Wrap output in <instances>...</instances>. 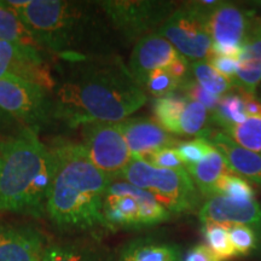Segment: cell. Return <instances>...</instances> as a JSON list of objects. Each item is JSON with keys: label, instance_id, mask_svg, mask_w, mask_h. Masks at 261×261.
<instances>
[{"label": "cell", "instance_id": "cell-27", "mask_svg": "<svg viewBox=\"0 0 261 261\" xmlns=\"http://www.w3.org/2000/svg\"><path fill=\"white\" fill-rule=\"evenodd\" d=\"M210 112L202 104L189 99L187 107L182 110L174 135L197 136L202 133L208 122Z\"/></svg>", "mask_w": 261, "mask_h": 261}, {"label": "cell", "instance_id": "cell-15", "mask_svg": "<svg viewBox=\"0 0 261 261\" xmlns=\"http://www.w3.org/2000/svg\"><path fill=\"white\" fill-rule=\"evenodd\" d=\"M200 220L225 226L261 225V205L255 200H237L226 196H213L202 205Z\"/></svg>", "mask_w": 261, "mask_h": 261}, {"label": "cell", "instance_id": "cell-30", "mask_svg": "<svg viewBox=\"0 0 261 261\" xmlns=\"http://www.w3.org/2000/svg\"><path fill=\"white\" fill-rule=\"evenodd\" d=\"M214 196H226L237 200H254V189L249 181L231 172L223 175L217 182Z\"/></svg>", "mask_w": 261, "mask_h": 261}, {"label": "cell", "instance_id": "cell-36", "mask_svg": "<svg viewBox=\"0 0 261 261\" xmlns=\"http://www.w3.org/2000/svg\"><path fill=\"white\" fill-rule=\"evenodd\" d=\"M184 261H221L212 252L207 244H198L191 248L184 257Z\"/></svg>", "mask_w": 261, "mask_h": 261}, {"label": "cell", "instance_id": "cell-14", "mask_svg": "<svg viewBox=\"0 0 261 261\" xmlns=\"http://www.w3.org/2000/svg\"><path fill=\"white\" fill-rule=\"evenodd\" d=\"M120 127L133 159L144 160L161 149L175 148L180 142L148 117L126 119Z\"/></svg>", "mask_w": 261, "mask_h": 261}, {"label": "cell", "instance_id": "cell-38", "mask_svg": "<svg viewBox=\"0 0 261 261\" xmlns=\"http://www.w3.org/2000/svg\"><path fill=\"white\" fill-rule=\"evenodd\" d=\"M243 99H244V107H246V114L248 117L254 116H261V102L256 99L253 94L243 92Z\"/></svg>", "mask_w": 261, "mask_h": 261}, {"label": "cell", "instance_id": "cell-22", "mask_svg": "<svg viewBox=\"0 0 261 261\" xmlns=\"http://www.w3.org/2000/svg\"><path fill=\"white\" fill-rule=\"evenodd\" d=\"M188 102L189 98L181 92H174L165 97L156 98L152 106L155 122H158L168 133H174Z\"/></svg>", "mask_w": 261, "mask_h": 261}, {"label": "cell", "instance_id": "cell-34", "mask_svg": "<svg viewBox=\"0 0 261 261\" xmlns=\"http://www.w3.org/2000/svg\"><path fill=\"white\" fill-rule=\"evenodd\" d=\"M177 148V146H175ZM175 148H165L154 152V154L146 156L143 161L150 163V165L155 166L160 168H167V169H184V162L181 161L180 156H179L177 149Z\"/></svg>", "mask_w": 261, "mask_h": 261}, {"label": "cell", "instance_id": "cell-12", "mask_svg": "<svg viewBox=\"0 0 261 261\" xmlns=\"http://www.w3.org/2000/svg\"><path fill=\"white\" fill-rule=\"evenodd\" d=\"M15 76L34 83L51 93L55 77L41 52L0 40V79Z\"/></svg>", "mask_w": 261, "mask_h": 261}, {"label": "cell", "instance_id": "cell-18", "mask_svg": "<svg viewBox=\"0 0 261 261\" xmlns=\"http://www.w3.org/2000/svg\"><path fill=\"white\" fill-rule=\"evenodd\" d=\"M261 83V22L253 25L238 56V70L233 86L253 94Z\"/></svg>", "mask_w": 261, "mask_h": 261}, {"label": "cell", "instance_id": "cell-20", "mask_svg": "<svg viewBox=\"0 0 261 261\" xmlns=\"http://www.w3.org/2000/svg\"><path fill=\"white\" fill-rule=\"evenodd\" d=\"M41 261H112L106 250L85 241L55 242L45 247Z\"/></svg>", "mask_w": 261, "mask_h": 261}, {"label": "cell", "instance_id": "cell-4", "mask_svg": "<svg viewBox=\"0 0 261 261\" xmlns=\"http://www.w3.org/2000/svg\"><path fill=\"white\" fill-rule=\"evenodd\" d=\"M56 167L54 150L25 128L0 142V211L42 218Z\"/></svg>", "mask_w": 261, "mask_h": 261}, {"label": "cell", "instance_id": "cell-13", "mask_svg": "<svg viewBox=\"0 0 261 261\" xmlns=\"http://www.w3.org/2000/svg\"><path fill=\"white\" fill-rule=\"evenodd\" d=\"M179 56L180 55L171 42L155 32L136 42L127 68L136 83L143 89L150 74L168 68Z\"/></svg>", "mask_w": 261, "mask_h": 261}, {"label": "cell", "instance_id": "cell-21", "mask_svg": "<svg viewBox=\"0 0 261 261\" xmlns=\"http://www.w3.org/2000/svg\"><path fill=\"white\" fill-rule=\"evenodd\" d=\"M0 40L12 42L29 50L44 51L17 12L5 2H0Z\"/></svg>", "mask_w": 261, "mask_h": 261}, {"label": "cell", "instance_id": "cell-25", "mask_svg": "<svg viewBox=\"0 0 261 261\" xmlns=\"http://www.w3.org/2000/svg\"><path fill=\"white\" fill-rule=\"evenodd\" d=\"M190 69L196 83L212 94L224 96L232 90V81L215 70L207 61L191 62Z\"/></svg>", "mask_w": 261, "mask_h": 261}, {"label": "cell", "instance_id": "cell-5", "mask_svg": "<svg viewBox=\"0 0 261 261\" xmlns=\"http://www.w3.org/2000/svg\"><path fill=\"white\" fill-rule=\"evenodd\" d=\"M119 179L150 192L169 213L191 210L198 202L197 188L187 168H160L133 159Z\"/></svg>", "mask_w": 261, "mask_h": 261}, {"label": "cell", "instance_id": "cell-2", "mask_svg": "<svg viewBox=\"0 0 261 261\" xmlns=\"http://www.w3.org/2000/svg\"><path fill=\"white\" fill-rule=\"evenodd\" d=\"M56 167L48 191L46 215L64 231L104 227L103 197L110 179L91 162L80 144L55 149Z\"/></svg>", "mask_w": 261, "mask_h": 261}, {"label": "cell", "instance_id": "cell-32", "mask_svg": "<svg viewBox=\"0 0 261 261\" xmlns=\"http://www.w3.org/2000/svg\"><path fill=\"white\" fill-rule=\"evenodd\" d=\"M228 236L238 255H248L255 248L256 236L253 228L246 225L228 226Z\"/></svg>", "mask_w": 261, "mask_h": 261}, {"label": "cell", "instance_id": "cell-16", "mask_svg": "<svg viewBox=\"0 0 261 261\" xmlns=\"http://www.w3.org/2000/svg\"><path fill=\"white\" fill-rule=\"evenodd\" d=\"M45 247L34 228L0 224V261H41Z\"/></svg>", "mask_w": 261, "mask_h": 261}, {"label": "cell", "instance_id": "cell-24", "mask_svg": "<svg viewBox=\"0 0 261 261\" xmlns=\"http://www.w3.org/2000/svg\"><path fill=\"white\" fill-rule=\"evenodd\" d=\"M247 117L243 93L241 90L237 92L231 91L221 96L217 108L212 113V119L223 127V129L243 122Z\"/></svg>", "mask_w": 261, "mask_h": 261}, {"label": "cell", "instance_id": "cell-11", "mask_svg": "<svg viewBox=\"0 0 261 261\" xmlns=\"http://www.w3.org/2000/svg\"><path fill=\"white\" fill-rule=\"evenodd\" d=\"M250 14L241 6L217 3L208 16L212 37L211 55L240 56V51L253 28Z\"/></svg>", "mask_w": 261, "mask_h": 261}, {"label": "cell", "instance_id": "cell-33", "mask_svg": "<svg viewBox=\"0 0 261 261\" xmlns=\"http://www.w3.org/2000/svg\"><path fill=\"white\" fill-rule=\"evenodd\" d=\"M179 91H181V93L185 94L189 99L200 103L203 107L207 108L210 113L214 112L221 97L215 96V94H212L208 92V91H205L203 87H201L195 80L185 79Z\"/></svg>", "mask_w": 261, "mask_h": 261}, {"label": "cell", "instance_id": "cell-10", "mask_svg": "<svg viewBox=\"0 0 261 261\" xmlns=\"http://www.w3.org/2000/svg\"><path fill=\"white\" fill-rule=\"evenodd\" d=\"M113 27L129 40L142 39L155 33L173 12L168 2H97Z\"/></svg>", "mask_w": 261, "mask_h": 261}, {"label": "cell", "instance_id": "cell-19", "mask_svg": "<svg viewBox=\"0 0 261 261\" xmlns=\"http://www.w3.org/2000/svg\"><path fill=\"white\" fill-rule=\"evenodd\" d=\"M187 171L194 181L195 187L208 198L214 196L215 187L220 178L227 173H231L224 156L215 148L200 162L188 166Z\"/></svg>", "mask_w": 261, "mask_h": 261}, {"label": "cell", "instance_id": "cell-7", "mask_svg": "<svg viewBox=\"0 0 261 261\" xmlns=\"http://www.w3.org/2000/svg\"><path fill=\"white\" fill-rule=\"evenodd\" d=\"M218 2H202L175 10L156 33L168 40L187 60L207 61L212 37L208 28L210 11Z\"/></svg>", "mask_w": 261, "mask_h": 261}, {"label": "cell", "instance_id": "cell-37", "mask_svg": "<svg viewBox=\"0 0 261 261\" xmlns=\"http://www.w3.org/2000/svg\"><path fill=\"white\" fill-rule=\"evenodd\" d=\"M23 129L25 128H22L16 120L0 109V136H9V138H11V137H15L12 135V130L22 132Z\"/></svg>", "mask_w": 261, "mask_h": 261}, {"label": "cell", "instance_id": "cell-9", "mask_svg": "<svg viewBox=\"0 0 261 261\" xmlns=\"http://www.w3.org/2000/svg\"><path fill=\"white\" fill-rule=\"evenodd\" d=\"M81 129L80 145L91 162L110 179H119L133 160L120 122H89Z\"/></svg>", "mask_w": 261, "mask_h": 261}, {"label": "cell", "instance_id": "cell-17", "mask_svg": "<svg viewBox=\"0 0 261 261\" xmlns=\"http://www.w3.org/2000/svg\"><path fill=\"white\" fill-rule=\"evenodd\" d=\"M204 138L224 156L231 172L261 187V154L236 144L224 132H208Z\"/></svg>", "mask_w": 261, "mask_h": 261}, {"label": "cell", "instance_id": "cell-35", "mask_svg": "<svg viewBox=\"0 0 261 261\" xmlns=\"http://www.w3.org/2000/svg\"><path fill=\"white\" fill-rule=\"evenodd\" d=\"M207 62L215 70L230 79L233 84V79L238 70V56H224V55L212 54L207 58Z\"/></svg>", "mask_w": 261, "mask_h": 261}, {"label": "cell", "instance_id": "cell-31", "mask_svg": "<svg viewBox=\"0 0 261 261\" xmlns=\"http://www.w3.org/2000/svg\"><path fill=\"white\" fill-rule=\"evenodd\" d=\"M177 151L180 156L181 161L184 162L185 167L195 165L200 162L205 156H208L214 150V146L208 142L203 137H198L192 140H185V142H179L177 145Z\"/></svg>", "mask_w": 261, "mask_h": 261}, {"label": "cell", "instance_id": "cell-23", "mask_svg": "<svg viewBox=\"0 0 261 261\" xmlns=\"http://www.w3.org/2000/svg\"><path fill=\"white\" fill-rule=\"evenodd\" d=\"M119 261H181L180 254L167 244L136 242L123 249Z\"/></svg>", "mask_w": 261, "mask_h": 261}, {"label": "cell", "instance_id": "cell-28", "mask_svg": "<svg viewBox=\"0 0 261 261\" xmlns=\"http://www.w3.org/2000/svg\"><path fill=\"white\" fill-rule=\"evenodd\" d=\"M203 236L207 247L213 252L221 261H226L236 257L232 243L228 236V226L221 224L207 223L203 224Z\"/></svg>", "mask_w": 261, "mask_h": 261}, {"label": "cell", "instance_id": "cell-6", "mask_svg": "<svg viewBox=\"0 0 261 261\" xmlns=\"http://www.w3.org/2000/svg\"><path fill=\"white\" fill-rule=\"evenodd\" d=\"M171 213L150 192L122 179H113L103 197L107 228H139L167 220Z\"/></svg>", "mask_w": 261, "mask_h": 261}, {"label": "cell", "instance_id": "cell-29", "mask_svg": "<svg viewBox=\"0 0 261 261\" xmlns=\"http://www.w3.org/2000/svg\"><path fill=\"white\" fill-rule=\"evenodd\" d=\"M182 83L184 81L178 79L174 74H172L168 68H165V69L155 70L154 73L150 74L143 90L145 93L148 92L156 98H161L167 96V94L178 92Z\"/></svg>", "mask_w": 261, "mask_h": 261}, {"label": "cell", "instance_id": "cell-3", "mask_svg": "<svg viewBox=\"0 0 261 261\" xmlns=\"http://www.w3.org/2000/svg\"><path fill=\"white\" fill-rule=\"evenodd\" d=\"M44 51L58 57L102 56L97 3L69 0H6Z\"/></svg>", "mask_w": 261, "mask_h": 261}, {"label": "cell", "instance_id": "cell-8", "mask_svg": "<svg viewBox=\"0 0 261 261\" xmlns=\"http://www.w3.org/2000/svg\"><path fill=\"white\" fill-rule=\"evenodd\" d=\"M0 109L35 133L54 120L50 92L37 84L15 76L0 79Z\"/></svg>", "mask_w": 261, "mask_h": 261}, {"label": "cell", "instance_id": "cell-1", "mask_svg": "<svg viewBox=\"0 0 261 261\" xmlns=\"http://www.w3.org/2000/svg\"><path fill=\"white\" fill-rule=\"evenodd\" d=\"M50 96L54 119L69 127L121 122L148 100L117 56L60 57Z\"/></svg>", "mask_w": 261, "mask_h": 261}, {"label": "cell", "instance_id": "cell-26", "mask_svg": "<svg viewBox=\"0 0 261 261\" xmlns=\"http://www.w3.org/2000/svg\"><path fill=\"white\" fill-rule=\"evenodd\" d=\"M224 133L242 148L261 154V116L247 117L243 122L225 128Z\"/></svg>", "mask_w": 261, "mask_h": 261}]
</instances>
